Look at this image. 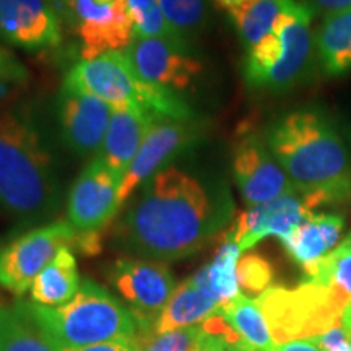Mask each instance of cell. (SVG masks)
I'll return each mask as SVG.
<instances>
[{"label": "cell", "instance_id": "6da1fadb", "mask_svg": "<svg viewBox=\"0 0 351 351\" xmlns=\"http://www.w3.org/2000/svg\"><path fill=\"white\" fill-rule=\"evenodd\" d=\"M121 212L114 245L166 263L199 252L231 221L234 207L225 184L174 163L142 184Z\"/></svg>", "mask_w": 351, "mask_h": 351}, {"label": "cell", "instance_id": "7a4b0ae2", "mask_svg": "<svg viewBox=\"0 0 351 351\" xmlns=\"http://www.w3.org/2000/svg\"><path fill=\"white\" fill-rule=\"evenodd\" d=\"M265 140L309 212L351 205V152L326 114L289 112L267 129Z\"/></svg>", "mask_w": 351, "mask_h": 351}, {"label": "cell", "instance_id": "3957f363", "mask_svg": "<svg viewBox=\"0 0 351 351\" xmlns=\"http://www.w3.org/2000/svg\"><path fill=\"white\" fill-rule=\"evenodd\" d=\"M62 200L59 163L38 111L13 104L0 112V210L23 225L57 213Z\"/></svg>", "mask_w": 351, "mask_h": 351}, {"label": "cell", "instance_id": "277c9868", "mask_svg": "<svg viewBox=\"0 0 351 351\" xmlns=\"http://www.w3.org/2000/svg\"><path fill=\"white\" fill-rule=\"evenodd\" d=\"M41 330L60 351L77 350L112 340H134L138 320L119 298L93 280H82L77 295L62 306L28 301Z\"/></svg>", "mask_w": 351, "mask_h": 351}, {"label": "cell", "instance_id": "5b68a950", "mask_svg": "<svg viewBox=\"0 0 351 351\" xmlns=\"http://www.w3.org/2000/svg\"><path fill=\"white\" fill-rule=\"evenodd\" d=\"M64 90L95 96L112 109H140L156 119H195L187 101L169 88L143 80L124 51L80 60L64 78Z\"/></svg>", "mask_w": 351, "mask_h": 351}, {"label": "cell", "instance_id": "8992f818", "mask_svg": "<svg viewBox=\"0 0 351 351\" xmlns=\"http://www.w3.org/2000/svg\"><path fill=\"white\" fill-rule=\"evenodd\" d=\"M275 345L307 340L340 326L348 304L335 289L304 280L296 288L271 287L257 298Z\"/></svg>", "mask_w": 351, "mask_h": 351}, {"label": "cell", "instance_id": "52a82bcc", "mask_svg": "<svg viewBox=\"0 0 351 351\" xmlns=\"http://www.w3.org/2000/svg\"><path fill=\"white\" fill-rule=\"evenodd\" d=\"M78 231L57 219L20 234L0 247V287L23 296L62 247H73Z\"/></svg>", "mask_w": 351, "mask_h": 351}, {"label": "cell", "instance_id": "ba28073f", "mask_svg": "<svg viewBox=\"0 0 351 351\" xmlns=\"http://www.w3.org/2000/svg\"><path fill=\"white\" fill-rule=\"evenodd\" d=\"M205 135L204 121L195 119H158L145 135L142 147L130 165L119 189L121 210L138 191L161 169L174 165L184 153L191 152Z\"/></svg>", "mask_w": 351, "mask_h": 351}, {"label": "cell", "instance_id": "9c48e42d", "mask_svg": "<svg viewBox=\"0 0 351 351\" xmlns=\"http://www.w3.org/2000/svg\"><path fill=\"white\" fill-rule=\"evenodd\" d=\"M59 16L73 20L82 41V60H91L108 52L129 47L134 41V25L127 0L98 3L96 0H56Z\"/></svg>", "mask_w": 351, "mask_h": 351}, {"label": "cell", "instance_id": "30bf717a", "mask_svg": "<svg viewBox=\"0 0 351 351\" xmlns=\"http://www.w3.org/2000/svg\"><path fill=\"white\" fill-rule=\"evenodd\" d=\"M108 278L137 317L138 332L152 330L178 287L166 263L137 257L114 262L109 267Z\"/></svg>", "mask_w": 351, "mask_h": 351}, {"label": "cell", "instance_id": "8fae6325", "mask_svg": "<svg viewBox=\"0 0 351 351\" xmlns=\"http://www.w3.org/2000/svg\"><path fill=\"white\" fill-rule=\"evenodd\" d=\"M232 178L249 207L298 192L269 148L265 135L244 130L232 148Z\"/></svg>", "mask_w": 351, "mask_h": 351}, {"label": "cell", "instance_id": "7c38bea8", "mask_svg": "<svg viewBox=\"0 0 351 351\" xmlns=\"http://www.w3.org/2000/svg\"><path fill=\"white\" fill-rule=\"evenodd\" d=\"M121 179L96 155L73 182L67 199V221L78 232L103 231L121 212Z\"/></svg>", "mask_w": 351, "mask_h": 351}, {"label": "cell", "instance_id": "4fadbf2b", "mask_svg": "<svg viewBox=\"0 0 351 351\" xmlns=\"http://www.w3.org/2000/svg\"><path fill=\"white\" fill-rule=\"evenodd\" d=\"M143 80L181 93L194 85L204 65L191 46L158 38H137L124 51Z\"/></svg>", "mask_w": 351, "mask_h": 351}, {"label": "cell", "instance_id": "5bb4252c", "mask_svg": "<svg viewBox=\"0 0 351 351\" xmlns=\"http://www.w3.org/2000/svg\"><path fill=\"white\" fill-rule=\"evenodd\" d=\"M112 111V106L95 96L62 88L56 109L60 142L78 158L96 156L103 147Z\"/></svg>", "mask_w": 351, "mask_h": 351}, {"label": "cell", "instance_id": "9a60e30c", "mask_svg": "<svg viewBox=\"0 0 351 351\" xmlns=\"http://www.w3.org/2000/svg\"><path fill=\"white\" fill-rule=\"evenodd\" d=\"M313 13L309 3L296 0L276 21L274 32L282 41V57L265 78L262 90L283 93L304 78L314 46V38L311 34Z\"/></svg>", "mask_w": 351, "mask_h": 351}, {"label": "cell", "instance_id": "2e32d148", "mask_svg": "<svg viewBox=\"0 0 351 351\" xmlns=\"http://www.w3.org/2000/svg\"><path fill=\"white\" fill-rule=\"evenodd\" d=\"M0 39L28 52L59 46V13L49 0H0Z\"/></svg>", "mask_w": 351, "mask_h": 351}, {"label": "cell", "instance_id": "e0dca14e", "mask_svg": "<svg viewBox=\"0 0 351 351\" xmlns=\"http://www.w3.org/2000/svg\"><path fill=\"white\" fill-rule=\"evenodd\" d=\"M311 215L313 212L306 208L300 192H289L241 213L225 234V241L236 243L241 251H249L267 236L285 239Z\"/></svg>", "mask_w": 351, "mask_h": 351}, {"label": "cell", "instance_id": "ac0fdd59", "mask_svg": "<svg viewBox=\"0 0 351 351\" xmlns=\"http://www.w3.org/2000/svg\"><path fill=\"white\" fill-rule=\"evenodd\" d=\"M158 119L140 109H114L98 156L117 178L124 179L142 147L145 135Z\"/></svg>", "mask_w": 351, "mask_h": 351}, {"label": "cell", "instance_id": "d6986e66", "mask_svg": "<svg viewBox=\"0 0 351 351\" xmlns=\"http://www.w3.org/2000/svg\"><path fill=\"white\" fill-rule=\"evenodd\" d=\"M343 230L345 218L341 215L313 213L282 239V244L288 256L306 269L335 249Z\"/></svg>", "mask_w": 351, "mask_h": 351}, {"label": "cell", "instance_id": "ffe728a7", "mask_svg": "<svg viewBox=\"0 0 351 351\" xmlns=\"http://www.w3.org/2000/svg\"><path fill=\"white\" fill-rule=\"evenodd\" d=\"M221 309L218 301L204 293L192 278L184 280L176 287L168 304L163 307L152 332L165 333L179 328L197 327Z\"/></svg>", "mask_w": 351, "mask_h": 351}, {"label": "cell", "instance_id": "44dd1931", "mask_svg": "<svg viewBox=\"0 0 351 351\" xmlns=\"http://www.w3.org/2000/svg\"><path fill=\"white\" fill-rule=\"evenodd\" d=\"M77 258L72 247H62L49 265L44 269L32 285V301L41 306H62L72 300L80 289Z\"/></svg>", "mask_w": 351, "mask_h": 351}, {"label": "cell", "instance_id": "7402d4cb", "mask_svg": "<svg viewBox=\"0 0 351 351\" xmlns=\"http://www.w3.org/2000/svg\"><path fill=\"white\" fill-rule=\"evenodd\" d=\"M319 62L327 75L351 70V8L327 15L314 38Z\"/></svg>", "mask_w": 351, "mask_h": 351}, {"label": "cell", "instance_id": "603a6c76", "mask_svg": "<svg viewBox=\"0 0 351 351\" xmlns=\"http://www.w3.org/2000/svg\"><path fill=\"white\" fill-rule=\"evenodd\" d=\"M241 252L243 251L236 243L223 241L213 262L202 267L195 275L191 276L192 282L202 291L212 296L215 301H218L219 306L228 304L241 295L238 274H236Z\"/></svg>", "mask_w": 351, "mask_h": 351}, {"label": "cell", "instance_id": "cb8c5ba5", "mask_svg": "<svg viewBox=\"0 0 351 351\" xmlns=\"http://www.w3.org/2000/svg\"><path fill=\"white\" fill-rule=\"evenodd\" d=\"M219 311L239 335L243 351H274L275 341L257 300L239 295Z\"/></svg>", "mask_w": 351, "mask_h": 351}, {"label": "cell", "instance_id": "d4e9b609", "mask_svg": "<svg viewBox=\"0 0 351 351\" xmlns=\"http://www.w3.org/2000/svg\"><path fill=\"white\" fill-rule=\"evenodd\" d=\"M0 351H60L41 330L28 309V301L7 307L0 324Z\"/></svg>", "mask_w": 351, "mask_h": 351}, {"label": "cell", "instance_id": "484cf974", "mask_svg": "<svg viewBox=\"0 0 351 351\" xmlns=\"http://www.w3.org/2000/svg\"><path fill=\"white\" fill-rule=\"evenodd\" d=\"M296 0H247L228 15L247 49L274 32L280 16Z\"/></svg>", "mask_w": 351, "mask_h": 351}, {"label": "cell", "instance_id": "4316f807", "mask_svg": "<svg viewBox=\"0 0 351 351\" xmlns=\"http://www.w3.org/2000/svg\"><path fill=\"white\" fill-rule=\"evenodd\" d=\"M304 275L307 282H313L324 287H330L351 301V231L345 239L313 265L306 267Z\"/></svg>", "mask_w": 351, "mask_h": 351}, {"label": "cell", "instance_id": "83f0119b", "mask_svg": "<svg viewBox=\"0 0 351 351\" xmlns=\"http://www.w3.org/2000/svg\"><path fill=\"white\" fill-rule=\"evenodd\" d=\"M176 34L191 44L204 32L208 19L207 0H156Z\"/></svg>", "mask_w": 351, "mask_h": 351}, {"label": "cell", "instance_id": "f1b7e54d", "mask_svg": "<svg viewBox=\"0 0 351 351\" xmlns=\"http://www.w3.org/2000/svg\"><path fill=\"white\" fill-rule=\"evenodd\" d=\"M127 8H129L132 25H134V39L158 38L191 46L182 41L171 28L156 0H127Z\"/></svg>", "mask_w": 351, "mask_h": 351}, {"label": "cell", "instance_id": "f546056e", "mask_svg": "<svg viewBox=\"0 0 351 351\" xmlns=\"http://www.w3.org/2000/svg\"><path fill=\"white\" fill-rule=\"evenodd\" d=\"M200 327L155 333L140 330L134 339L135 351H199Z\"/></svg>", "mask_w": 351, "mask_h": 351}, {"label": "cell", "instance_id": "4dcf8cb0", "mask_svg": "<svg viewBox=\"0 0 351 351\" xmlns=\"http://www.w3.org/2000/svg\"><path fill=\"white\" fill-rule=\"evenodd\" d=\"M238 283L245 296H261L267 289L274 287L275 270L269 262L261 254L251 252L239 257L238 262Z\"/></svg>", "mask_w": 351, "mask_h": 351}, {"label": "cell", "instance_id": "1f68e13d", "mask_svg": "<svg viewBox=\"0 0 351 351\" xmlns=\"http://www.w3.org/2000/svg\"><path fill=\"white\" fill-rule=\"evenodd\" d=\"M29 78L28 69L12 51L0 46V80H13L26 83Z\"/></svg>", "mask_w": 351, "mask_h": 351}, {"label": "cell", "instance_id": "d6a6232c", "mask_svg": "<svg viewBox=\"0 0 351 351\" xmlns=\"http://www.w3.org/2000/svg\"><path fill=\"white\" fill-rule=\"evenodd\" d=\"M311 340L319 346L320 351H351V339L341 326L333 327Z\"/></svg>", "mask_w": 351, "mask_h": 351}, {"label": "cell", "instance_id": "836d02e7", "mask_svg": "<svg viewBox=\"0 0 351 351\" xmlns=\"http://www.w3.org/2000/svg\"><path fill=\"white\" fill-rule=\"evenodd\" d=\"M199 351H243V350L238 348L236 345L230 343V341H226L225 339H221V337L204 332L200 327Z\"/></svg>", "mask_w": 351, "mask_h": 351}, {"label": "cell", "instance_id": "e575fe53", "mask_svg": "<svg viewBox=\"0 0 351 351\" xmlns=\"http://www.w3.org/2000/svg\"><path fill=\"white\" fill-rule=\"evenodd\" d=\"M309 7L322 15L345 12L351 8V0H309Z\"/></svg>", "mask_w": 351, "mask_h": 351}, {"label": "cell", "instance_id": "d590c367", "mask_svg": "<svg viewBox=\"0 0 351 351\" xmlns=\"http://www.w3.org/2000/svg\"><path fill=\"white\" fill-rule=\"evenodd\" d=\"M69 351H135L134 340H112L104 343L83 346V348L69 350Z\"/></svg>", "mask_w": 351, "mask_h": 351}, {"label": "cell", "instance_id": "8d00e7d4", "mask_svg": "<svg viewBox=\"0 0 351 351\" xmlns=\"http://www.w3.org/2000/svg\"><path fill=\"white\" fill-rule=\"evenodd\" d=\"M274 351H320L317 345L314 343L313 340H295V341H288V343H282V345H275Z\"/></svg>", "mask_w": 351, "mask_h": 351}, {"label": "cell", "instance_id": "74e56055", "mask_svg": "<svg viewBox=\"0 0 351 351\" xmlns=\"http://www.w3.org/2000/svg\"><path fill=\"white\" fill-rule=\"evenodd\" d=\"M341 327L346 332V335L351 339V301L346 304V307L343 309V314H341Z\"/></svg>", "mask_w": 351, "mask_h": 351}, {"label": "cell", "instance_id": "f35d334b", "mask_svg": "<svg viewBox=\"0 0 351 351\" xmlns=\"http://www.w3.org/2000/svg\"><path fill=\"white\" fill-rule=\"evenodd\" d=\"M5 309H7L5 306L0 304V324H2V319H3V314H5Z\"/></svg>", "mask_w": 351, "mask_h": 351}, {"label": "cell", "instance_id": "ab89813d", "mask_svg": "<svg viewBox=\"0 0 351 351\" xmlns=\"http://www.w3.org/2000/svg\"><path fill=\"white\" fill-rule=\"evenodd\" d=\"M96 2H98V3H111L112 0H96Z\"/></svg>", "mask_w": 351, "mask_h": 351}, {"label": "cell", "instance_id": "60d3db41", "mask_svg": "<svg viewBox=\"0 0 351 351\" xmlns=\"http://www.w3.org/2000/svg\"><path fill=\"white\" fill-rule=\"evenodd\" d=\"M49 2H56V0H49Z\"/></svg>", "mask_w": 351, "mask_h": 351}]
</instances>
